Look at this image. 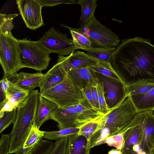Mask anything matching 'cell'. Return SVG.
<instances>
[{
    "label": "cell",
    "mask_w": 154,
    "mask_h": 154,
    "mask_svg": "<svg viewBox=\"0 0 154 154\" xmlns=\"http://www.w3.org/2000/svg\"><path fill=\"white\" fill-rule=\"evenodd\" d=\"M113 54L112 66L126 86L154 82V45L139 37L122 40Z\"/></svg>",
    "instance_id": "1"
},
{
    "label": "cell",
    "mask_w": 154,
    "mask_h": 154,
    "mask_svg": "<svg viewBox=\"0 0 154 154\" xmlns=\"http://www.w3.org/2000/svg\"><path fill=\"white\" fill-rule=\"evenodd\" d=\"M137 113L129 96L119 104L104 115L99 125L88 142L91 149L106 138L122 134L127 129Z\"/></svg>",
    "instance_id": "2"
},
{
    "label": "cell",
    "mask_w": 154,
    "mask_h": 154,
    "mask_svg": "<svg viewBox=\"0 0 154 154\" xmlns=\"http://www.w3.org/2000/svg\"><path fill=\"white\" fill-rule=\"evenodd\" d=\"M40 93L34 90L29 92L26 100L17 108V115L9 134L10 153L15 154L21 150L35 120Z\"/></svg>",
    "instance_id": "3"
},
{
    "label": "cell",
    "mask_w": 154,
    "mask_h": 154,
    "mask_svg": "<svg viewBox=\"0 0 154 154\" xmlns=\"http://www.w3.org/2000/svg\"><path fill=\"white\" fill-rule=\"evenodd\" d=\"M17 40L20 69L28 68L41 72L47 68L50 53L38 41H30L27 38Z\"/></svg>",
    "instance_id": "4"
},
{
    "label": "cell",
    "mask_w": 154,
    "mask_h": 154,
    "mask_svg": "<svg viewBox=\"0 0 154 154\" xmlns=\"http://www.w3.org/2000/svg\"><path fill=\"white\" fill-rule=\"evenodd\" d=\"M94 113L88 106L80 102L65 108L58 107L51 114L50 119L58 123L59 130L70 128H79L93 120Z\"/></svg>",
    "instance_id": "5"
},
{
    "label": "cell",
    "mask_w": 154,
    "mask_h": 154,
    "mask_svg": "<svg viewBox=\"0 0 154 154\" xmlns=\"http://www.w3.org/2000/svg\"><path fill=\"white\" fill-rule=\"evenodd\" d=\"M43 97L63 109L76 105L85 98L82 92L66 75L65 79L54 87L40 93Z\"/></svg>",
    "instance_id": "6"
},
{
    "label": "cell",
    "mask_w": 154,
    "mask_h": 154,
    "mask_svg": "<svg viewBox=\"0 0 154 154\" xmlns=\"http://www.w3.org/2000/svg\"><path fill=\"white\" fill-rule=\"evenodd\" d=\"M72 29L86 37L95 47L116 48L120 42L119 36L102 25L95 16L85 25Z\"/></svg>",
    "instance_id": "7"
},
{
    "label": "cell",
    "mask_w": 154,
    "mask_h": 154,
    "mask_svg": "<svg viewBox=\"0 0 154 154\" xmlns=\"http://www.w3.org/2000/svg\"><path fill=\"white\" fill-rule=\"evenodd\" d=\"M38 41L50 53H56L59 56H67L80 49L72 39L67 37L66 34H63L54 27L51 28Z\"/></svg>",
    "instance_id": "8"
},
{
    "label": "cell",
    "mask_w": 154,
    "mask_h": 154,
    "mask_svg": "<svg viewBox=\"0 0 154 154\" xmlns=\"http://www.w3.org/2000/svg\"><path fill=\"white\" fill-rule=\"evenodd\" d=\"M0 63L5 76L17 73L20 69L17 40L12 33H0Z\"/></svg>",
    "instance_id": "9"
},
{
    "label": "cell",
    "mask_w": 154,
    "mask_h": 154,
    "mask_svg": "<svg viewBox=\"0 0 154 154\" xmlns=\"http://www.w3.org/2000/svg\"><path fill=\"white\" fill-rule=\"evenodd\" d=\"M94 72L96 77L103 84L106 103L108 109L110 110L128 96L126 86L121 80Z\"/></svg>",
    "instance_id": "10"
},
{
    "label": "cell",
    "mask_w": 154,
    "mask_h": 154,
    "mask_svg": "<svg viewBox=\"0 0 154 154\" xmlns=\"http://www.w3.org/2000/svg\"><path fill=\"white\" fill-rule=\"evenodd\" d=\"M16 2L28 28L35 30L45 25L42 15L43 7L38 0H17Z\"/></svg>",
    "instance_id": "11"
},
{
    "label": "cell",
    "mask_w": 154,
    "mask_h": 154,
    "mask_svg": "<svg viewBox=\"0 0 154 154\" xmlns=\"http://www.w3.org/2000/svg\"><path fill=\"white\" fill-rule=\"evenodd\" d=\"M145 112H137L135 117L122 134L124 140V147L121 150L122 154L135 146L139 145L144 130Z\"/></svg>",
    "instance_id": "12"
},
{
    "label": "cell",
    "mask_w": 154,
    "mask_h": 154,
    "mask_svg": "<svg viewBox=\"0 0 154 154\" xmlns=\"http://www.w3.org/2000/svg\"><path fill=\"white\" fill-rule=\"evenodd\" d=\"M98 62L86 53L79 50L66 57L58 56L56 64L66 73L70 70L90 67Z\"/></svg>",
    "instance_id": "13"
},
{
    "label": "cell",
    "mask_w": 154,
    "mask_h": 154,
    "mask_svg": "<svg viewBox=\"0 0 154 154\" xmlns=\"http://www.w3.org/2000/svg\"><path fill=\"white\" fill-rule=\"evenodd\" d=\"M144 112L143 134L137 154H149L154 149V115L152 111Z\"/></svg>",
    "instance_id": "14"
},
{
    "label": "cell",
    "mask_w": 154,
    "mask_h": 154,
    "mask_svg": "<svg viewBox=\"0 0 154 154\" xmlns=\"http://www.w3.org/2000/svg\"><path fill=\"white\" fill-rule=\"evenodd\" d=\"M44 74L41 72L30 73L20 72L5 76L12 83L19 88L29 92L39 87Z\"/></svg>",
    "instance_id": "15"
},
{
    "label": "cell",
    "mask_w": 154,
    "mask_h": 154,
    "mask_svg": "<svg viewBox=\"0 0 154 154\" xmlns=\"http://www.w3.org/2000/svg\"><path fill=\"white\" fill-rule=\"evenodd\" d=\"M67 75L81 89L96 86L95 72L90 67L71 69L67 72Z\"/></svg>",
    "instance_id": "16"
},
{
    "label": "cell",
    "mask_w": 154,
    "mask_h": 154,
    "mask_svg": "<svg viewBox=\"0 0 154 154\" xmlns=\"http://www.w3.org/2000/svg\"><path fill=\"white\" fill-rule=\"evenodd\" d=\"M67 73L56 63L44 74L39 84L40 92L51 89L61 83L66 76Z\"/></svg>",
    "instance_id": "17"
},
{
    "label": "cell",
    "mask_w": 154,
    "mask_h": 154,
    "mask_svg": "<svg viewBox=\"0 0 154 154\" xmlns=\"http://www.w3.org/2000/svg\"><path fill=\"white\" fill-rule=\"evenodd\" d=\"M58 107L55 103L39 94L35 117V125L36 127L39 129L45 122L50 119L51 114Z\"/></svg>",
    "instance_id": "18"
},
{
    "label": "cell",
    "mask_w": 154,
    "mask_h": 154,
    "mask_svg": "<svg viewBox=\"0 0 154 154\" xmlns=\"http://www.w3.org/2000/svg\"><path fill=\"white\" fill-rule=\"evenodd\" d=\"M129 96L137 112L154 110V86L145 93Z\"/></svg>",
    "instance_id": "19"
},
{
    "label": "cell",
    "mask_w": 154,
    "mask_h": 154,
    "mask_svg": "<svg viewBox=\"0 0 154 154\" xmlns=\"http://www.w3.org/2000/svg\"><path fill=\"white\" fill-rule=\"evenodd\" d=\"M66 154H89L90 149L88 148V141L84 136L77 134L68 137Z\"/></svg>",
    "instance_id": "20"
},
{
    "label": "cell",
    "mask_w": 154,
    "mask_h": 154,
    "mask_svg": "<svg viewBox=\"0 0 154 154\" xmlns=\"http://www.w3.org/2000/svg\"><path fill=\"white\" fill-rule=\"evenodd\" d=\"M45 131L38 129L33 125L24 144L22 149L23 154H31L35 146L44 138Z\"/></svg>",
    "instance_id": "21"
},
{
    "label": "cell",
    "mask_w": 154,
    "mask_h": 154,
    "mask_svg": "<svg viewBox=\"0 0 154 154\" xmlns=\"http://www.w3.org/2000/svg\"><path fill=\"white\" fill-rule=\"evenodd\" d=\"M97 0H79L78 3L82 7L81 15L79 24L81 26L86 24L94 16Z\"/></svg>",
    "instance_id": "22"
},
{
    "label": "cell",
    "mask_w": 154,
    "mask_h": 154,
    "mask_svg": "<svg viewBox=\"0 0 154 154\" xmlns=\"http://www.w3.org/2000/svg\"><path fill=\"white\" fill-rule=\"evenodd\" d=\"M115 48L92 46L88 50L86 54L98 62L105 61L111 63Z\"/></svg>",
    "instance_id": "23"
},
{
    "label": "cell",
    "mask_w": 154,
    "mask_h": 154,
    "mask_svg": "<svg viewBox=\"0 0 154 154\" xmlns=\"http://www.w3.org/2000/svg\"><path fill=\"white\" fill-rule=\"evenodd\" d=\"M9 82L7 98L14 107L16 108L26 100L29 92L19 88L9 81Z\"/></svg>",
    "instance_id": "24"
},
{
    "label": "cell",
    "mask_w": 154,
    "mask_h": 154,
    "mask_svg": "<svg viewBox=\"0 0 154 154\" xmlns=\"http://www.w3.org/2000/svg\"><path fill=\"white\" fill-rule=\"evenodd\" d=\"M154 86V82L142 81L126 86L128 96L143 94L148 92Z\"/></svg>",
    "instance_id": "25"
},
{
    "label": "cell",
    "mask_w": 154,
    "mask_h": 154,
    "mask_svg": "<svg viewBox=\"0 0 154 154\" xmlns=\"http://www.w3.org/2000/svg\"><path fill=\"white\" fill-rule=\"evenodd\" d=\"M90 67L94 72L122 81L112 68L111 63L109 62L105 61L98 62L96 65Z\"/></svg>",
    "instance_id": "26"
},
{
    "label": "cell",
    "mask_w": 154,
    "mask_h": 154,
    "mask_svg": "<svg viewBox=\"0 0 154 154\" xmlns=\"http://www.w3.org/2000/svg\"><path fill=\"white\" fill-rule=\"evenodd\" d=\"M79 130V128H65L56 131H45L44 138L49 140L56 141L77 134Z\"/></svg>",
    "instance_id": "27"
},
{
    "label": "cell",
    "mask_w": 154,
    "mask_h": 154,
    "mask_svg": "<svg viewBox=\"0 0 154 154\" xmlns=\"http://www.w3.org/2000/svg\"><path fill=\"white\" fill-rule=\"evenodd\" d=\"M60 25L69 29L72 39L80 49L87 51L93 46L91 41L84 35L74 30L72 27L64 24H61Z\"/></svg>",
    "instance_id": "28"
},
{
    "label": "cell",
    "mask_w": 154,
    "mask_h": 154,
    "mask_svg": "<svg viewBox=\"0 0 154 154\" xmlns=\"http://www.w3.org/2000/svg\"><path fill=\"white\" fill-rule=\"evenodd\" d=\"M17 13L7 14H0V33L8 35L11 33V30L14 28V19L18 15Z\"/></svg>",
    "instance_id": "29"
},
{
    "label": "cell",
    "mask_w": 154,
    "mask_h": 154,
    "mask_svg": "<svg viewBox=\"0 0 154 154\" xmlns=\"http://www.w3.org/2000/svg\"><path fill=\"white\" fill-rule=\"evenodd\" d=\"M54 143L52 141L42 139L35 146L31 154H50ZM22 149L14 154H23Z\"/></svg>",
    "instance_id": "30"
},
{
    "label": "cell",
    "mask_w": 154,
    "mask_h": 154,
    "mask_svg": "<svg viewBox=\"0 0 154 154\" xmlns=\"http://www.w3.org/2000/svg\"><path fill=\"white\" fill-rule=\"evenodd\" d=\"M100 119L88 122L79 128L78 134L85 137L89 141L93 134L97 130L100 124Z\"/></svg>",
    "instance_id": "31"
},
{
    "label": "cell",
    "mask_w": 154,
    "mask_h": 154,
    "mask_svg": "<svg viewBox=\"0 0 154 154\" xmlns=\"http://www.w3.org/2000/svg\"><path fill=\"white\" fill-rule=\"evenodd\" d=\"M104 143H106L109 146L114 147L116 149L121 150L124 144L122 134H118L108 137L97 143L95 146Z\"/></svg>",
    "instance_id": "32"
},
{
    "label": "cell",
    "mask_w": 154,
    "mask_h": 154,
    "mask_svg": "<svg viewBox=\"0 0 154 154\" xmlns=\"http://www.w3.org/2000/svg\"><path fill=\"white\" fill-rule=\"evenodd\" d=\"M17 108L11 111L4 112L0 118V133H1L11 124L14 123L16 117Z\"/></svg>",
    "instance_id": "33"
},
{
    "label": "cell",
    "mask_w": 154,
    "mask_h": 154,
    "mask_svg": "<svg viewBox=\"0 0 154 154\" xmlns=\"http://www.w3.org/2000/svg\"><path fill=\"white\" fill-rule=\"evenodd\" d=\"M96 82L100 111L101 113L104 115L107 113L110 110L108 109L105 101L103 84L96 77Z\"/></svg>",
    "instance_id": "34"
},
{
    "label": "cell",
    "mask_w": 154,
    "mask_h": 154,
    "mask_svg": "<svg viewBox=\"0 0 154 154\" xmlns=\"http://www.w3.org/2000/svg\"><path fill=\"white\" fill-rule=\"evenodd\" d=\"M9 85L8 79L4 76L0 82V108L8 100L7 94Z\"/></svg>",
    "instance_id": "35"
},
{
    "label": "cell",
    "mask_w": 154,
    "mask_h": 154,
    "mask_svg": "<svg viewBox=\"0 0 154 154\" xmlns=\"http://www.w3.org/2000/svg\"><path fill=\"white\" fill-rule=\"evenodd\" d=\"M68 142L67 137L56 141L50 154H66Z\"/></svg>",
    "instance_id": "36"
},
{
    "label": "cell",
    "mask_w": 154,
    "mask_h": 154,
    "mask_svg": "<svg viewBox=\"0 0 154 154\" xmlns=\"http://www.w3.org/2000/svg\"><path fill=\"white\" fill-rule=\"evenodd\" d=\"M11 143L10 134H2L0 139V154H9Z\"/></svg>",
    "instance_id": "37"
},
{
    "label": "cell",
    "mask_w": 154,
    "mask_h": 154,
    "mask_svg": "<svg viewBox=\"0 0 154 154\" xmlns=\"http://www.w3.org/2000/svg\"><path fill=\"white\" fill-rule=\"evenodd\" d=\"M43 6L52 7L61 4L78 3V0H38Z\"/></svg>",
    "instance_id": "38"
},
{
    "label": "cell",
    "mask_w": 154,
    "mask_h": 154,
    "mask_svg": "<svg viewBox=\"0 0 154 154\" xmlns=\"http://www.w3.org/2000/svg\"><path fill=\"white\" fill-rule=\"evenodd\" d=\"M91 86H87L82 89L81 90L85 97L88 100L90 104L93 107L95 108L91 95Z\"/></svg>",
    "instance_id": "39"
},
{
    "label": "cell",
    "mask_w": 154,
    "mask_h": 154,
    "mask_svg": "<svg viewBox=\"0 0 154 154\" xmlns=\"http://www.w3.org/2000/svg\"><path fill=\"white\" fill-rule=\"evenodd\" d=\"M91 93L94 107L96 109L100 111L99 104L96 86H91Z\"/></svg>",
    "instance_id": "40"
},
{
    "label": "cell",
    "mask_w": 154,
    "mask_h": 154,
    "mask_svg": "<svg viewBox=\"0 0 154 154\" xmlns=\"http://www.w3.org/2000/svg\"><path fill=\"white\" fill-rule=\"evenodd\" d=\"M15 108L14 105L8 100L0 108V118L3 116L4 112L11 111Z\"/></svg>",
    "instance_id": "41"
},
{
    "label": "cell",
    "mask_w": 154,
    "mask_h": 154,
    "mask_svg": "<svg viewBox=\"0 0 154 154\" xmlns=\"http://www.w3.org/2000/svg\"><path fill=\"white\" fill-rule=\"evenodd\" d=\"M107 154H123L121 150L113 149L109 151Z\"/></svg>",
    "instance_id": "42"
},
{
    "label": "cell",
    "mask_w": 154,
    "mask_h": 154,
    "mask_svg": "<svg viewBox=\"0 0 154 154\" xmlns=\"http://www.w3.org/2000/svg\"><path fill=\"white\" fill-rule=\"evenodd\" d=\"M149 154H154V149L152 151V152Z\"/></svg>",
    "instance_id": "43"
}]
</instances>
